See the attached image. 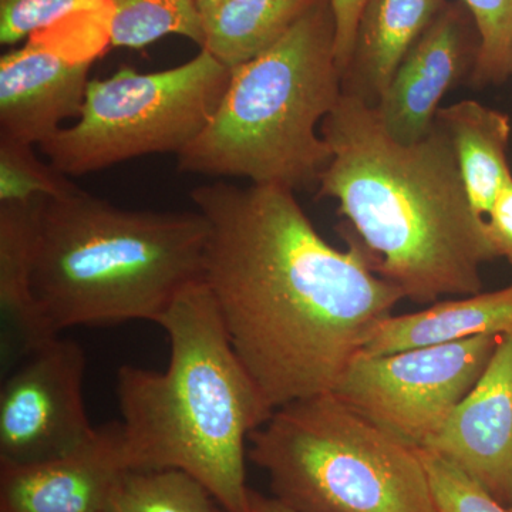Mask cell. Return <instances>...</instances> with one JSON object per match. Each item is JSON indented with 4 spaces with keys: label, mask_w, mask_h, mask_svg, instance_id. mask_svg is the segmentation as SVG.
Returning <instances> with one entry per match:
<instances>
[{
    "label": "cell",
    "mask_w": 512,
    "mask_h": 512,
    "mask_svg": "<svg viewBox=\"0 0 512 512\" xmlns=\"http://www.w3.org/2000/svg\"><path fill=\"white\" fill-rule=\"evenodd\" d=\"M292 190L215 181L190 191L210 227L204 281L272 410L333 392L404 299L356 248L332 247Z\"/></svg>",
    "instance_id": "6da1fadb"
},
{
    "label": "cell",
    "mask_w": 512,
    "mask_h": 512,
    "mask_svg": "<svg viewBox=\"0 0 512 512\" xmlns=\"http://www.w3.org/2000/svg\"><path fill=\"white\" fill-rule=\"evenodd\" d=\"M320 134L332 160L319 198L338 202L343 237L375 274L416 303L481 292V266L497 256L439 120L423 140L402 144L375 107L342 93Z\"/></svg>",
    "instance_id": "7a4b0ae2"
},
{
    "label": "cell",
    "mask_w": 512,
    "mask_h": 512,
    "mask_svg": "<svg viewBox=\"0 0 512 512\" xmlns=\"http://www.w3.org/2000/svg\"><path fill=\"white\" fill-rule=\"evenodd\" d=\"M170 339L164 372L121 366L116 392L130 470H178L225 512H254L247 441L274 410L242 365L204 278L157 323Z\"/></svg>",
    "instance_id": "3957f363"
},
{
    "label": "cell",
    "mask_w": 512,
    "mask_h": 512,
    "mask_svg": "<svg viewBox=\"0 0 512 512\" xmlns=\"http://www.w3.org/2000/svg\"><path fill=\"white\" fill-rule=\"evenodd\" d=\"M208 237L197 210H124L77 185L45 198L30 281L37 345L74 326L160 322L204 278Z\"/></svg>",
    "instance_id": "277c9868"
},
{
    "label": "cell",
    "mask_w": 512,
    "mask_h": 512,
    "mask_svg": "<svg viewBox=\"0 0 512 512\" xmlns=\"http://www.w3.org/2000/svg\"><path fill=\"white\" fill-rule=\"evenodd\" d=\"M333 46L332 12L315 0L274 46L231 69L210 123L178 154V171L292 191L318 185L332 160L320 124L342 96Z\"/></svg>",
    "instance_id": "5b68a950"
},
{
    "label": "cell",
    "mask_w": 512,
    "mask_h": 512,
    "mask_svg": "<svg viewBox=\"0 0 512 512\" xmlns=\"http://www.w3.org/2000/svg\"><path fill=\"white\" fill-rule=\"evenodd\" d=\"M249 443V460L293 511L439 512L420 447L332 392L279 407Z\"/></svg>",
    "instance_id": "8992f818"
},
{
    "label": "cell",
    "mask_w": 512,
    "mask_h": 512,
    "mask_svg": "<svg viewBox=\"0 0 512 512\" xmlns=\"http://www.w3.org/2000/svg\"><path fill=\"white\" fill-rule=\"evenodd\" d=\"M231 69L201 49L190 62L153 73L123 66L90 80L76 124L40 147L67 177L150 156L183 153L214 116Z\"/></svg>",
    "instance_id": "52a82bcc"
},
{
    "label": "cell",
    "mask_w": 512,
    "mask_h": 512,
    "mask_svg": "<svg viewBox=\"0 0 512 512\" xmlns=\"http://www.w3.org/2000/svg\"><path fill=\"white\" fill-rule=\"evenodd\" d=\"M503 335L367 355L333 389L343 403L416 447H426L484 375Z\"/></svg>",
    "instance_id": "ba28073f"
},
{
    "label": "cell",
    "mask_w": 512,
    "mask_h": 512,
    "mask_svg": "<svg viewBox=\"0 0 512 512\" xmlns=\"http://www.w3.org/2000/svg\"><path fill=\"white\" fill-rule=\"evenodd\" d=\"M107 26L109 9L73 16L0 57L2 140L39 147L80 116Z\"/></svg>",
    "instance_id": "9c48e42d"
},
{
    "label": "cell",
    "mask_w": 512,
    "mask_h": 512,
    "mask_svg": "<svg viewBox=\"0 0 512 512\" xmlns=\"http://www.w3.org/2000/svg\"><path fill=\"white\" fill-rule=\"evenodd\" d=\"M86 353L60 336L19 356L0 389V466L72 453L96 436L84 403Z\"/></svg>",
    "instance_id": "30bf717a"
},
{
    "label": "cell",
    "mask_w": 512,
    "mask_h": 512,
    "mask_svg": "<svg viewBox=\"0 0 512 512\" xmlns=\"http://www.w3.org/2000/svg\"><path fill=\"white\" fill-rule=\"evenodd\" d=\"M423 448L512 507V333L503 335L484 375Z\"/></svg>",
    "instance_id": "8fae6325"
},
{
    "label": "cell",
    "mask_w": 512,
    "mask_h": 512,
    "mask_svg": "<svg viewBox=\"0 0 512 512\" xmlns=\"http://www.w3.org/2000/svg\"><path fill=\"white\" fill-rule=\"evenodd\" d=\"M130 470L121 423L97 427L72 453L22 466H0V512H107Z\"/></svg>",
    "instance_id": "7c38bea8"
},
{
    "label": "cell",
    "mask_w": 512,
    "mask_h": 512,
    "mask_svg": "<svg viewBox=\"0 0 512 512\" xmlns=\"http://www.w3.org/2000/svg\"><path fill=\"white\" fill-rule=\"evenodd\" d=\"M478 47L468 42L461 12L444 6L404 57L375 107L387 134L402 144L429 136L446 94L470 80Z\"/></svg>",
    "instance_id": "4fadbf2b"
},
{
    "label": "cell",
    "mask_w": 512,
    "mask_h": 512,
    "mask_svg": "<svg viewBox=\"0 0 512 512\" xmlns=\"http://www.w3.org/2000/svg\"><path fill=\"white\" fill-rule=\"evenodd\" d=\"M444 6V0H367L342 93L376 107L404 57Z\"/></svg>",
    "instance_id": "5bb4252c"
},
{
    "label": "cell",
    "mask_w": 512,
    "mask_h": 512,
    "mask_svg": "<svg viewBox=\"0 0 512 512\" xmlns=\"http://www.w3.org/2000/svg\"><path fill=\"white\" fill-rule=\"evenodd\" d=\"M512 333V285L437 302L424 311L387 316L370 330L360 352L390 355L481 335Z\"/></svg>",
    "instance_id": "9a60e30c"
},
{
    "label": "cell",
    "mask_w": 512,
    "mask_h": 512,
    "mask_svg": "<svg viewBox=\"0 0 512 512\" xmlns=\"http://www.w3.org/2000/svg\"><path fill=\"white\" fill-rule=\"evenodd\" d=\"M437 120L453 141L471 208L484 222L498 194L512 180L510 117L480 101L461 100L441 107Z\"/></svg>",
    "instance_id": "2e32d148"
},
{
    "label": "cell",
    "mask_w": 512,
    "mask_h": 512,
    "mask_svg": "<svg viewBox=\"0 0 512 512\" xmlns=\"http://www.w3.org/2000/svg\"><path fill=\"white\" fill-rule=\"evenodd\" d=\"M315 0H224L205 20L202 49L229 69L275 45Z\"/></svg>",
    "instance_id": "e0dca14e"
},
{
    "label": "cell",
    "mask_w": 512,
    "mask_h": 512,
    "mask_svg": "<svg viewBox=\"0 0 512 512\" xmlns=\"http://www.w3.org/2000/svg\"><path fill=\"white\" fill-rule=\"evenodd\" d=\"M43 200L0 202V308L18 332L20 355L37 345L30 281Z\"/></svg>",
    "instance_id": "ac0fdd59"
},
{
    "label": "cell",
    "mask_w": 512,
    "mask_h": 512,
    "mask_svg": "<svg viewBox=\"0 0 512 512\" xmlns=\"http://www.w3.org/2000/svg\"><path fill=\"white\" fill-rule=\"evenodd\" d=\"M109 42L143 49L165 36H183L204 47V18L195 0H109Z\"/></svg>",
    "instance_id": "d6986e66"
},
{
    "label": "cell",
    "mask_w": 512,
    "mask_h": 512,
    "mask_svg": "<svg viewBox=\"0 0 512 512\" xmlns=\"http://www.w3.org/2000/svg\"><path fill=\"white\" fill-rule=\"evenodd\" d=\"M107 512H225L210 491L178 470L127 471Z\"/></svg>",
    "instance_id": "ffe728a7"
},
{
    "label": "cell",
    "mask_w": 512,
    "mask_h": 512,
    "mask_svg": "<svg viewBox=\"0 0 512 512\" xmlns=\"http://www.w3.org/2000/svg\"><path fill=\"white\" fill-rule=\"evenodd\" d=\"M480 47L471 86H500L512 77V0H463Z\"/></svg>",
    "instance_id": "44dd1931"
},
{
    "label": "cell",
    "mask_w": 512,
    "mask_h": 512,
    "mask_svg": "<svg viewBox=\"0 0 512 512\" xmlns=\"http://www.w3.org/2000/svg\"><path fill=\"white\" fill-rule=\"evenodd\" d=\"M74 185L52 164L37 158L35 146L0 138V202L57 197Z\"/></svg>",
    "instance_id": "7402d4cb"
},
{
    "label": "cell",
    "mask_w": 512,
    "mask_h": 512,
    "mask_svg": "<svg viewBox=\"0 0 512 512\" xmlns=\"http://www.w3.org/2000/svg\"><path fill=\"white\" fill-rule=\"evenodd\" d=\"M109 9V0H0V43L12 46L84 13Z\"/></svg>",
    "instance_id": "603a6c76"
},
{
    "label": "cell",
    "mask_w": 512,
    "mask_h": 512,
    "mask_svg": "<svg viewBox=\"0 0 512 512\" xmlns=\"http://www.w3.org/2000/svg\"><path fill=\"white\" fill-rule=\"evenodd\" d=\"M420 450L439 512H512L446 458Z\"/></svg>",
    "instance_id": "cb8c5ba5"
},
{
    "label": "cell",
    "mask_w": 512,
    "mask_h": 512,
    "mask_svg": "<svg viewBox=\"0 0 512 512\" xmlns=\"http://www.w3.org/2000/svg\"><path fill=\"white\" fill-rule=\"evenodd\" d=\"M335 25V59L340 76L348 69L352 59L357 26L367 0H326Z\"/></svg>",
    "instance_id": "d4e9b609"
},
{
    "label": "cell",
    "mask_w": 512,
    "mask_h": 512,
    "mask_svg": "<svg viewBox=\"0 0 512 512\" xmlns=\"http://www.w3.org/2000/svg\"><path fill=\"white\" fill-rule=\"evenodd\" d=\"M484 229L495 256L512 265V180L498 194L485 217Z\"/></svg>",
    "instance_id": "484cf974"
},
{
    "label": "cell",
    "mask_w": 512,
    "mask_h": 512,
    "mask_svg": "<svg viewBox=\"0 0 512 512\" xmlns=\"http://www.w3.org/2000/svg\"><path fill=\"white\" fill-rule=\"evenodd\" d=\"M251 500L254 512H296L286 507L285 504H282L276 498L265 497V495L255 493V491H252Z\"/></svg>",
    "instance_id": "4316f807"
},
{
    "label": "cell",
    "mask_w": 512,
    "mask_h": 512,
    "mask_svg": "<svg viewBox=\"0 0 512 512\" xmlns=\"http://www.w3.org/2000/svg\"><path fill=\"white\" fill-rule=\"evenodd\" d=\"M195 2H197L198 9H200L205 23V20L210 18L214 10L217 9L224 0H195Z\"/></svg>",
    "instance_id": "83f0119b"
},
{
    "label": "cell",
    "mask_w": 512,
    "mask_h": 512,
    "mask_svg": "<svg viewBox=\"0 0 512 512\" xmlns=\"http://www.w3.org/2000/svg\"><path fill=\"white\" fill-rule=\"evenodd\" d=\"M510 510L512 511V507L510 508Z\"/></svg>",
    "instance_id": "f1b7e54d"
}]
</instances>
